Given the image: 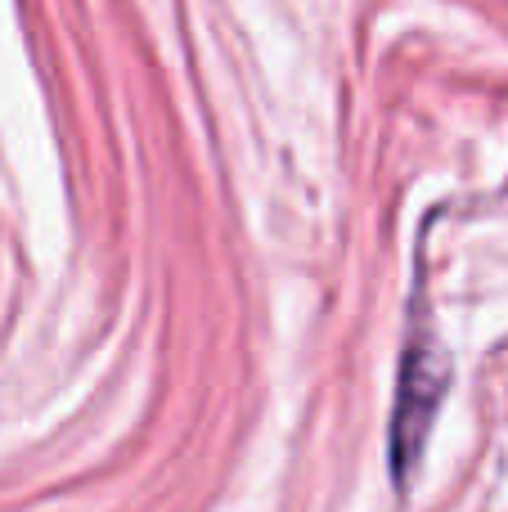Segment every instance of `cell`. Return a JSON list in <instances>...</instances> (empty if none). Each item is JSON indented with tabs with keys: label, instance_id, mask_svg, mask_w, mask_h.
Listing matches in <instances>:
<instances>
[{
	"label": "cell",
	"instance_id": "6da1fadb",
	"mask_svg": "<svg viewBox=\"0 0 508 512\" xmlns=\"http://www.w3.org/2000/svg\"><path fill=\"white\" fill-rule=\"evenodd\" d=\"M450 391V360L437 346V337H428L419 324L410 328V342L401 351V373H396V405H392V481L405 486L414 477L423 459L428 432L441 414V400Z\"/></svg>",
	"mask_w": 508,
	"mask_h": 512
}]
</instances>
